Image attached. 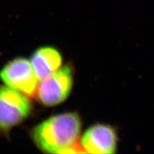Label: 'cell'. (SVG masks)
<instances>
[{"label":"cell","instance_id":"2","mask_svg":"<svg viewBox=\"0 0 154 154\" xmlns=\"http://www.w3.org/2000/svg\"><path fill=\"white\" fill-rule=\"evenodd\" d=\"M32 107L28 96L9 87H0V131L6 132L27 118Z\"/></svg>","mask_w":154,"mask_h":154},{"label":"cell","instance_id":"1","mask_svg":"<svg viewBox=\"0 0 154 154\" xmlns=\"http://www.w3.org/2000/svg\"><path fill=\"white\" fill-rule=\"evenodd\" d=\"M82 121L76 112L57 114L38 124L31 136L40 150L48 153H85L79 139Z\"/></svg>","mask_w":154,"mask_h":154},{"label":"cell","instance_id":"5","mask_svg":"<svg viewBox=\"0 0 154 154\" xmlns=\"http://www.w3.org/2000/svg\"><path fill=\"white\" fill-rule=\"evenodd\" d=\"M80 144L85 153H114L117 149V133L110 125L95 124L84 132Z\"/></svg>","mask_w":154,"mask_h":154},{"label":"cell","instance_id":"4","mask_svg":"<svg viewBox=\"0 0 154 154\" xmlns=\"http://www.w3.org/2000/svg\"><path fill=\"white\" fill-rule=\"evenodd\" d=\"M0 79L5 85L28 97H35L39 84L30 61L22 57L5 64L0 71Z\"/></svg>","mask_w":154,"mask_h":154},{"label":"cell","instance_id":"3","mask_svg":"<svg viewBox=\"0 0 154 154\" xmlns=\"http://www.w3.org/2000/svg\"><path fill=\"white\" fill-rule=\"evenodd\" d=\"M73 67L65 65L38 84L36 98L46 106L61 103L69 95L73 84Z\"/></svg>","mask_w":154,"mask_h":154},{"label":"cell","instance_id":"6","mask_svg":"<svg viewBox=\"0 0 154 154\" xmlns=\"http://www.w3.org/2000/svg\"><path fill=\"white\" fill-rule=\"evenodd\" d=\"M30 62L39 81L59 69L62 63L60 53L51 46L41 47L32 54Z\"/></svg>","mask_w":154,"mask_h":154}]
</instances>
